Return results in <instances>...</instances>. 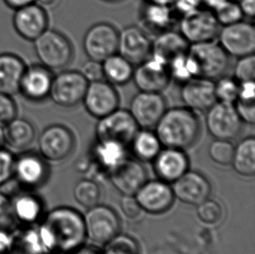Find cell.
Masks as SVG:
<instances>
[{
	"label": "cell",
	"mask_w": 255,
	"mask_h": 254,
	"mask_svg": "<svg viewBox=\"0 0 255 254\" xmlns=\"http://www.w3.org/2000/svg\"><path fill=\"white\" fill-rule=\"evenodd\" d=\"M200 130L198 113L186 107L166 109L155 126V133L162 145L182 150L196 142Z\"/></svg>",
	"instance_id": "6da1fadb"
},
{
	"label": "cell",
	"mask_w": 255,
	"mask_h": 254,
	"mask_svg": "<svg viewBox=\"0 0 255 254\" xmlns=\"http://www.w3.org/2000/svg\"><path fill=\"white\" fill-rule=\"evenodd\" d=\"M41 225L52 239L55 251L59 253L75 251L86 241L84 216L71 207L54 208L47 213Z\"/></svg>",
	"instance_id": "7a4b0ae2"
},
{
	"label": "cell",
	"mask_w": 255,
	"mask_h": 254,
	"mask_svg": "<svg viewBox=\"0 0 255 254\" xmlns=\"http://www.w3.org/2000/svg\"><path fill=\"white\" fill-rule=\"evenodd\" d=\"M33 46L39 64L52 72L66 68L73 61L74 49L72 42L57 30L48 28L35 39Z\"/></svg>",
	"instance_id": "3957f363"
},
{
	"label": "cell",
	"mask_w": 255,
	"mask_h": 254,
	"mask_svg": "<svg viewBox=\"0 0 255 254\" xmlns=\"http://www.w3.org/2000/svg\"><path fill=\"white\" fill-rule=\"evenodd\" d=\"M196 67L197 77L217 79L225 75L230 64V56L217 41L191 44L187 51Z\"/></svg>",
	"instance_id": "277c9868"
},
{
	"label": "cell",
	"mask_w": 255,
	"mask_h": 254,
	"mask_svg": "<svg viewBox=\"0 0 255 254\" xmlns=\"http://www.w3.org/2000/svg\"><path fill=\"white\" fill-rule=\"evenodd\" d=\"M88 84L80 71H62L53 77L49 98L59 107H76L82 102Z\"/></svg>",
	"instance_id": "5b68a950"
},
{
	"label": "cell",
	"mask_w": 255,
	"mask_h": 254,
	"mask_svg": "<svg viewBox=\"0 0 255 254\" xmlns=\"http://www.w3.org/2000/svg\"><path fill=\"white\" fill-rule=\"evenodd\" d=\"M206 112V127L215 139L231 140L241 133L243 122L239 117L235 104L216 101Z\"/></svg>",
	"instance_id": "8992f818"
},
{
	"label": "cell",
	"mask_w": 255,
	"mask_h": 254,
	"mask_svg": "<svg viewBox=\"0 0 255 254\" xmlns=\"http://www.w3.org/2000/svg\"><path fill=\"white\" fill-rule=\"evenodd\" d=\"M86 238L96 243L106 245L121 231V220L111 207L102 205L91 207L84 216Z\"/></svg>",
	"instance_id": "52a82bcc"
},
{
	"label": "cell",
	"mask_w": 255,
	"mask_h": 254,
	"mask_svg": "<svg viewBox=\"0 0 255 254\" xmlns=\"http://www.w3.org/2000/svg\"><path fill=\"white\" fill-rule=\"evenodd\" d=\"M138 128L129 111L118 108L99 120L95 127V135L97 140L116 141L128 146Z\"/></svg>",
	"instance_id": "ba28073f"
},
{
	"label": "cell",
	"mask_w": 255,
	"mask_h": 254,
	"mask_svg": "<svg viewBox=\"0 0 255 254\" xmlns=\"http://www.w3.org/2000/svg\"><path fill=\"white\" fill-rule=\"evenodd\" d=\"M220 29L213 10L204 7L180 17L179 21V31L190 45L214 40Z\"/></svg>",
	"instance_id": "9c48e42d"
},
{
	"label": "cell",
	"mask_w": 255,
	"mask_h": 254,
	"mask_svg": "<svg viewBox=\"0 0 255 254\" xmlns=\"http://www.w3.org/2000/svg\"><path fill=\"white\" fill-rule=\"evenodd\" d=\"M75 147V137L68 127L60 124L45 127L38 137L39 154L45 160L61 161Z\"/></svg>",
	"instance_id": "30bf717a"
},
{
	"label": "cell",
	"mask_w": 255,
	"mask_h": 254,
	"mask_svg": "<svg viewBox=\"0 0 255 254\" xmlns=\"http://www.w3.org/2000/svg\"><path fill=\"white\" fill-rule=\"evenodd\" d=\"M218 43L228 55L236 58L255 54V25L247 21L224 25L218 33Z\"/></svg>",
	"instance_id": "8fae6325"
},
{
	"label": "cell",
	"mask_w": 255,
	"mask_h": 254,
	"mask_svg": "<svg viewBox=\"0 0 255 254\" xmlns=\"http://www.w3.org/2000/svg\"><path fill=\"white\" fill-rule=\"evenodd\" d=\"M119 31L107 22L92 25L84 36L83 48L89 59L102 62L118 52Z\"/></svg>",
	"instance_id": "7c38bea8"
},
{
	"label": "cell",
	"mask_w": 255,
	"mask_h": 254,
	"mask_svg": "<svg viewBox=\"0 0 255 254\" xmlns=\"http://www.w3.org/2000/svg\"><path fill=\"white\" fill-rule=\"evenodd\" d=\"M131 79L138 91L149 93H161L172 82L167 63L153 55L138 64Z\"/></svg>",
	"instance_id": "4fadbf2b"
},
{
	"label": "cell",
	"mask_w": 255,
	"mask_h": 254,
	"mask_svg": "<svg viewBox=\"0 0 255 254\" xmlns=\"http://www.w3.org/2000/svg\"><path fill=\"white\" fill-rule=\"evenodd\" d=\"M82 102L87 114L100 120L119 108L120 95L114 85L101 79L88 84Z\"/></svg>",
	"instance_id": "5bb4252c"
},
{
	"label": "cell",
	"mask_w": 255,
	"mask_h": 254,
	"mask_svg": "<svg viewBox=\"0 0 255 254\" xmlns=\"http://www.w3.org/2000/svg\"><path fill=\"white\" fill-rule=\"evenodd\" d=\"M166 101L160 93L138 91L131 99L129 113L140 128L155 127L166 112Z\"/></svg>",
	"instance_id": "9a60e30c"
},
{
	"label": "cell",
	"mask_w": 255,
	"mask_h": 254,
	"mask_svg": "<svg viewBox=\"0 0 255 254\" xmlns=\"http://www.w3.org/2000/svg\"><path fill=\"white\" fill-rule=\"evenodd\" d=\"M53 77L52 71L41 64L26 65L21 78L18 93L30 102H43L49 98Z\"/></svg>",
	"instance_id": "2e32d148"
},
{
	"label": "cell",
	"mask_w": 255,
	"mask_h": 254,
	"mask_svg": "<svg viewBox=\"0 0 255 254\" xmlns=\"http://www.w3.org/2000/svg\"><path fill=\"white\" fill-rule=\"evenodd\" d=\"M12 24L18 36L33 42L48 29V13L39 3H31L15 10Z\"/></svg>",
	"instance_id": "e0dca14e"
},
{
	"label": "cell",
	"mask_w": 255,
	"mask_h": 254,
	"mask_svg": "<svg viewBox=\"0 0 255 254\" xmlns=\"http://www.w3.org/2000/svg\"><path fill=\"white\" fill-rule=\"evenodd\" d=\"M134 196L142 211L153 215L166 213L174 200L172 187L160 179L146 180Z\"/></svg>",
	"instance_id": "ac0fdd59"
},
{
	"label": "cell",
	"mask_w": 255,
	"mask_h": 254,
	"mask_svg": "<svg viewBox=\"0 0 255 254\" xmlns=\"http://www.w3.org/2000/svg\"><path fill=\"white\" fill-rule=\"evenodd\" d=\"M152 40L141 28L129 25L119 31L118 52L132 65H138L151 54Z\"/></svg>",
	"instance_id": "d6986e66"
},
{
	"label": "cell",
	"mask_w": 255,
	"mask_h": 254,
	"mask_svg": "<svg viewBox=\"0 0 255 254\" xmlns=\"http://www.w3.org/2000/svg\"><path fill=\"white\" fill-rule=\"evenodd\" d=\"M172 184L174 198L184 204L198 206L210 195V183L199 172L187 171Z\"/></svg>",
	"instance_id": "ffe728a7"
},
{
	"label": "cell",
	"mask_w": 255,
	"mask_h": 254,
	"mask_svg": "<svg viewBox=\"0 0 255 254\" xmlns=\"http://www.w3.org/2000/svg\"><path fill=\"white\" fill-rule=\"evenodd\" d=\"M180 99L185 107L197 113L207 111L217 101L214 80L200 77L187 80L181 86Z\"/></svg>",
	"instance_id": "44dd1931"
},
{
	"label": "cell",
	"mask_w": 255,
	"mask_h": 254,
	"mask_svg": "<svg viewBox=\"0 0 255 254\" xmlns=\"http://www.w3.org/2000/svg\"><path fill=\"white\" fill-rule=\"evenodd\" d=\"M110 180L122 195H135L146 182L147 175L140 162L127 158L111 171Z\"/></svg>",
	"instance_id": "7402d4cb"
},
{
	"label": "cell",
	"mask_w": 255,
	"mask_h": 254,
	"mask_svg": "<svg viewBox=\"0 0 255 254\" xmlns=\"http://www.w3.org/2000/svg\"><path fill=\"white\" fill-rule=\"evenodd\" d=\"M153 166L160 180L172 184L188 171L189 159L182 149L165 147L153 159Z\"/></svg>",
	"instance_id": "603a6c76"
},
{
	"label": "cell",
	"mask_w": 255,
	"mask_h": 254,
	"mask_svg": "<svg viewBox=\"0 0 255 254\" xmlns=\"http://www.w3.org/2000/svg\"><path fill=\"white\" fill-rule=\"evenodd\" d=\"M13 174L22 185L35 187L45 182L48 169L40 154L26 152L15 159Z\"/></svg>",
	"instance_id": "cb8c5ba5"
},
{
	"label": "cell",
	"mask_w": 255,
	"mask_h": 254,
	"mask_svg": "<svg viewBox=\"0 0 255 254\" xmlns=\"http://www.w3.org/2000/svg\"><path fill=\"white\" fill-rule=\"evenodd\" d=\"M26 65L19 56L0 53V93L13 96L18 93L21 78Z\"/></svg>",
	"instance_id": "d4e9b609"
},
{
	"label": "cell",
	"mask_w": 255,
	"mask_h": 254,
	"mask_svg": "<svg viewBox=\"0 0 255 254\" xmlns=\"http://www.w3.org/2000/svg\"><path fill=\"white\" fill-rule=\"evenodd\" d=\"M177 14L172 5L145 2L140 11V20L145 27L153 32L171 30L175 24Z\"/></svg>",
	"instance_id": "484cf974"
},
{
	"label": "cell",
	"mask_w": 255,
	"mask_h": 254,
	"mask_svg": "<svg viewBox=\"0 0 255 254\" xmlns=\"http://www.w3.org/2000/svg\"><path fill=\"white\" fill-rule=\"evenodd\" d=\"M189 43L186 41L179 31H167L159 32L152 41V50L150 55L155 56L168 63L176 56L187 52Z\"/></svg>",
	"instance_id": "4316f807"
},
{
	"label": "cell",
	"mask_w": 255,
	"mask_h": 254,
	"mask_svg": "<svg viewBox=\"0 0 255 254\" xmlns=\"http://www.w3.org/2000/svg\"><path fill=\"white\" fill-rule=\"evenodd\" d=\"M3 141L16 150L30 146L36 137V129L31 121L16 117L3 127Z\"/></svg>",
	"instance_id": "83f0119b"
},
{
	"label": "cell",
	"mask_w": 255,
	"mask_h": 254,
	"mask_svg": "<svg viewBox=\"0 0 255 254\" xmlns=\"http://www.w3.org/2000/svg\"><path fill=\"white\" fill-rule=\"evenodd\" d=\"M93 154L97 164L109 172L128 158L127 146L113 140H97Z\"/></svg>",
	"instance_id": "f1b7e54d"
},
{
	"label": "cell",
	"mask_w": 255,
	"mask_h": 254,
	"mask_svg": "<svg viewBox=\"0 0 255 254\" xmlns=\"http://www.w3.org/2000/svg\"><path fill=\"white\" fill-rule=\"evenodd\" d=\"M101 64L104 79L114 86H123L132 79L133 65L120 53L108 57Z\"/></svg>",
	"instance_id": "f546056e"
},
{
	"label": "cell",
	"mask_w": 255,
	"mask_h": 254,
	"mask_svg": "<svg viewBox=\"0 0 255 254\" xmlns=\"http://www.w3.org/2000/svg\"><path fill=\"white\" fill-rule=\"evenodd\" d=\"M15 219L28 225L37 223L43 213V205L37 196L22 193L11 199Z\"/></svg>",
	"instance_id": "4dcf8cb0"
},
{
	"label": "cell",
	"mask_w": 255,
	"mask_h": 254,
	"mask_svg": "<svg viewBox=\"0 0 255 254\" xmlns=\"http://www.w3.org/2000/svg\"><path fill=\"white\" fill-rule=\"evenodd\" d=\"M130 144L136 158L142 162L153 161L162 146L155 131L145 128L138 129Z\"/></svg>",
	"instance_id": "1f68e13d"
},
{
	"label": "cell",
	"mask_w": 255,
	"mask_h": 254,
	"mask_svg": "<svg viewBox=\"0 0 255 254\" xmlns=\"http://www.w3.org/2000/svg\"><path fill=\"white\" fill-rule=\"evenodd\" d=\"M235 172L243 177H253L255 173V138L245 137L236 146L232 159Z\"/></svg>",
	"instance_id": "d6a6232c"
},
{
	"label": "cell",
	"mask_w": 255,
	"mask_h": 254,
	"mask_svg": "<svg viewBox=\"0 0 255 254\" xmlns=\"http://www.w3.org/2000/svg\"><path fill=\"white\" fill-rule=\"evenodd\" d=\"M15 248L28 254H51L38 227H29L16 235Z\"/></svg>",
	"instance_id": "836d02e7"
},
{
	"label": "cell",
	"mask_w": 255,
	"mask_h": 254,
	"mask_svg": "<svg viewBox=\"0 0 255 254\" xmlns=\"http://www.w3.org/2000/svg\"><path fill=\"white\" fill-rule=\"evenodd\" d=\"M168 71L172 80L180 83L181 85L197 77L196 67L187 52L173 58L168 63Z\"/></svg>",
	"instance_id": "e575fe53"
},
{
	"label": "cell",
	"mask_w": 255,
	"mask_h": 254,
	"mask_svg": "<svg viewBox=\"0 0 255 254\" xmlns=\"http://www.w3.org/2000/svg\"><path fill=\"white\" fill-rule=\"evenodd\" d=\"M73 196L80 206L89 209L99 205L101 198L100 186L91 179H82L77 183L73 189Z\"/></svg>",
	"instance_id": "d590c367"
},
{
	"label": "cell",
	"mask_w": 255,
	"mask_h": 254,
	"mask_svg": "<svg viewBox=\"0 0 255 254\" xmlns=\"http://www.w3.org/2000/svg\"><path fill=\"white\" fill-rule=\"evenodd\" d=\"M214 92L219 102L235 104L238 99L239 82L234 77L221 76L214 82Z\"/></svg>",
	"instance_id": "8d00e7d4"
},
{
	"label": "cell",
	"mask_w": 255,
	"mask_h": 254,
	"mask_svg": "<svg viewBox=\"0 0 255 254\" xmlns=\"http://www.w3.org/2000/svg\"><path fill=\"white\" fill-rule=\"evenodd\" d=\"M213 12L218 23L221 26L235 24L239 21H242L244 17L238 2L235 0L226 1L220 6L213 10Z\"/></svg>",
	"instance_id": "74e56055"
},
{
	"label": "cell",
	"mask_w": 255,
	"mask_h": 254,
	"mask_svg": "<svg viewBox=\"0 0 255 254\" xmlns=\"http://www.w3.org/2000/svg\"><path fill=\"white\" fill-rule=\"evenodd\" d=\"M197 206V216L204 224L216 225L220 223L224 217L222 206L214 199L208 198Z\"/></svg>",
	"instance_id": "f35d334b"
},
{
	"label": "cell",
	"mask_w": 255,
	"mask_h": 254,
	"mask_svg": "<svg viewBox=\"0 0 255 254\" xmlns=\"http://www.w3.org/2000/svg\"><path fill=\"white\" fill-rule=\"evenodd\" d=\"M235 146L230 140L214 139L208 149L211 159L218 165H230L233 159Z\"/></svg>",
	"instance_id": "ab89813d"
},
{
	"label": "cell",
	"mask_w": 255,
	"mask_h": 254,
	"mask_svg": "<svg viewBox=\"0 0 255 254\" xmlns=\"http://www.w3.org/2000/svg\"><path fill=\"white\" fill-rule=\"evenodd\" d=\"M107 245L103 254H138V246L131 238L118 234Z\"/></svg>",
	"instance_id": "60d3db41"
},
{
	"label": "cell",
	"mask_w": 255,
	"mask_h": 254,
	"mask_svg": "<svg viewBox=\"0 0 255 254\" xmlns=\"http://www.w3.org/2000/svg\"><path fill=\"white\" fill-rule=\"evenodd\" d=\"M234 69V78L239 83L246 81H255V54L238 58Z\"/></svg>",
	"instance_id": "b9f144b4"
},
{
	"label": "cell",
	"mask_w": 255,
	"mask_h": 254,
	"mask_svg": "<svg viewBox=\"0 0 255 254\" xmlns=\"http://www.w3.org/2000/svg\"><path fill=\"white\" fill-rule=\"evenodd\" d=\"M17 117V104L12 96L0 93V127Z\"/></svg>",
	"instance_id": "7bdbcfd3"
},
{
	"label": "cell",
	"mask_w": 255,
	"mask_h": 254,
	"mask_svg": "<svg viewBox=\"0 0 255 254\" xmlns=\"http://www.w3.org/2000/svg\"><path fill=\"white\" fill-rule=\"evenodd\" d=\"M13 155L5 149L0 147V186L10 180L14 172Z\"/></svg>",
	"instance_id": "ee69618b"
},
{
	"label": "cell",
	"mask_w": 255,
	"mask_h": 254,
	"mask_svg": "<svg viewBox=\"0 0 255 254\" xmlns=\"http://www.w3.org/2000/svg\"><path fill=\"white\" fill-rule=\"evenodd\" d=\"M14 220L11 199L5 194L0 193V229H10Z\"/></svg>",
	"instance_id": "f6af8a7d"
},
{
	"label": "cell",
	"mask_w": 255,
	"mask_h": 254,
	"mask_svg": "<svg viewBox=\"0 0 255 254\" xmlns=\"http://www.w3.org/2000/svg\"><path fill=\"white\" fill-rule=\"evenodd\" d=\"M80 72L89 83L104 79L102 64L93 59H89L88 61L84 63Z\"/></svg>",
	"instance_id": "bcb514c9"
},
{
	"label": "cell",
	"mask_w": 255,
	"mask_h": 254,
	"mask_svg": "<svg viewBox=\"0 0 255 254\" xmlns=\"http://www.w3.org/2000/svg\"><path fill=\"white\" fill-rule=\"evenodd\" d=\"M120 205L122 213L128 219H136L142 211L134 195H123Z\"/></svg>",
	"instance_id": "7dc6e473"
},
{
	"label": "cell",
	"mask_w": 255,
	"mask_h": 254,
	"mask_svg": "<svg viewBox=\"0 0 255 254\" xmlns=\"http://www.w3.org/2000/svg\"><path fill=\"white\" fill-rule=\"evenodd\" d=\"M235 109L237 111L239 117L241 118L243 123L255 125V104L249 102L236 101L235 103Z\"/></svg>",
	"instance_id": "c3c4849f"
},
{
	"label": "cell",
	"mask_w": 255,
	"mask_h": 254,
	"mask_svg": "<svg viewBox=\"0 0 255 254\" xmlns=\"http://www.w3.org/2000/svg\"><path fill=\"white\" fill-rule=\"evenodd\" d=\"M173 10L179 17L185 16L203 7L201 0H175L172 5Z\"/></svg>",
	"instance_id": "681fc988"
},
{
	"label": "cell",
	"mask_w": 255,
	"mask_h": 254,
	"mask_svg": "<svg viewBox=\"0 0 255 254\" xmlns=\"http://www.w3.org/2000/svg\"><path fill=\"white\" fill-rule=\"evenodd\" d=\"M236 101L255 103V81L239 83L238 99Z\"/></svg>",
	"instance_id": "f907efd6"
},
{
	"label": "cell",
	"mask_w": 255,
	"mask_h": 254,
	"mask_svg": "<svg viewBox=\"0 0 255 254\" xmlns=\"http://www.w3.org/2000/svg\"><path fill=\"white\" fill-rule=\"evenodd\" d=\"M16 243V235L11 234L10 229H0V254H8Z\"/></svg>",
	"instance_id": "816d5d0a"
},
{
	"label": "cell",
	"mask_w": 255,
	"mask_h": 254,
	"mask_svg": "<svg viewBox=\"0 0 255 254\" xmlns=\"http://www.w3.org/2000/svg\"><path fill=\"white\" fill-rule=\"evenodd\" d=\"M238 3L244 17H255V0H240Z\"/></svg>",
	"instance_id": "f5cc1de1"
},
{
	"label": "cell",
	"mask_w": 255,
	"mask_h": 254,
	"mask_svg": "<svg viewBox=\"0 0 255 254\" xmlns=\"http://www.w3.org/2000/svg\"><path fill=\"white\" fill-rule=\"evenodd\" d=\"M6 6L12 10H17L22 7L26 6L31 3H36V0H3Z\"/></svg>",
	"instance_id": "db71d44e"
},
{
	"label": "cell",
	"mask_w": 255,
	"mask_h": 254,
	"mask_svg": "<svg viewBox=\"0 0 255 254\" xmlns=\"http://www.w3.org/2000/svg\"><path fill=\"white\" fill-rule=\"evenodd\" d=\"M226 1H228V0H201L203 6L212 10H214L218 6H220L221 4L225 3Z\"/></svg>",
	"instance_id": "11a10c76"
},
{
	"label": "cell",
	"mask_w": 255,
	"mask_h": 254,
	"mask_svg": "<svg viewBox=\"0 0 255 254\" xmlns=\"http://www.w3.org/2000/svg\"><path fill=\"white\" fill-rule=\"evenodd\" d=\"M75 254H100V252H99L98 249L95 248H92V247H86V248H78L77 250H75Z\"/></svg>",
	"instance_id": "9f6ffc18"
},
{
	"label": "cell",
	"mask_w": 255,
	"mask_h": 254,
	"mask_svg": "<svg viewBox=\"0 0 255 254\" xmlns=\"http://www.w3.org/2000/svg\"><path fill=\"white\" fill-rule=\"evenodd\" d=\"M60 0H36L42 6L52 7L56 5Z\"/></svg>",
	"instance_id": "6f0895ef"
},
{
	"label": "cell",
	"mask_w": 255,
	"mask_h": 254,
	"mask_svg": "<svg viewBox=\"0 0 255 254\" xmlns=\"http://www.w3.org/2000/svg\"><path fill=\"white\" fill-rule=\"evenodd\" d=\"M144 1L148 3H162V4H168V5H172L175 2V0H144Z\"/></svg>",
	"instance_id": "680465c9"
},
{
	"label": "cell",
	"mask_w": 255,
	"mask_h": 254,
	"mask_svg": "<svg viewBox=\"0 0 255 254\" xmlns=\"http://www.w3.org/2000/svg\"><path fill=\"white\" fill-rule=\"evenodd\" d=\"M8 254H28L25 252L21 250L19 248H14Z\"/></svg>",
	"instance_id": "91938a15"
},
{
	"label": "cell",
	"mask_w": 255,
	"mask_h": 254,
	"mask_svg": "<svg viewBox=\"0 0 255 254\" xmlns=\"http://www.w3.org/2000/svg\"><path fill=\"white\" fill-rule=\"evenodd\" d=\"M3 142V127H0V146Z\"/></svg>",
	"instance_id": "94428289"
},
{
	"label": "cell",
	"mask_w": 255,
	"mask_h": 254,
	"mask_svg": "<svg viewBox=\"0 0 255 254\" xmlns=\"http://www.w3.org/2000/svg\"><path fill=\"white\" fill-rule=\"evenodd\" d=\"M102 1L107 2V3H119V2H121L123 0H102Z\"/></svg>",
	"instance_id": "6125c7cd"
},
{
	"label": "cell",
	"mask_w": 255,
	"mask_h": 254,
	"mask_svg": "<svg viewBox=\"0 0 255 254\" xmlns=\"http://www.w3.org/2000/svg\"><path fill=\"white\" fill-rule=\"evenodd\" d=\"M66 254L65 253H59V254Z\"/></svg>",
	"instance_id": "be15d7a7"
}]
</instances>
